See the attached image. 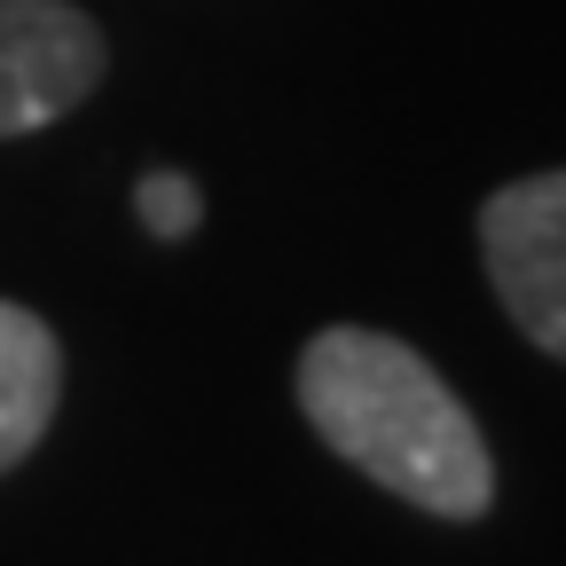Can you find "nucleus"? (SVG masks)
Instances as JSON below:
<instances>
[{"label": "nucleus", "instance_id": "39448f33", "mask_svg": "<svg viewBox=\"0 0 566 566\" xmlns=\"http://www.w3.org/2000/svg\"><path fill=\"white\" fill-rule=\"evenodd\" d=\"M134 212H142V229H150L158 244H181L197 221H205V197H197V181L189 174H142V189H134Z\"/></svg>", "mask_w": 566, "mask_h": 566}, {"label": "nucleus", "instance_id": "f03ea898", "mask_svg": "<svg viewBox=\"0 0 566 566\" xmlns=\"http://www.w3.org/2000/svg\"><path fill=\"white\" fill-rule=\"evenodd\" d=\"M480 260L504 315L566 363V166L504 181L480 205Z\"/></svg>", "mask_w": 566, "mask_h": 566}, {"label": "nucleus", "instance_id": "f257e3e1", "mask_svg": "<svg viewBox=\"0 0 566 566\" xmlns=\"http://www.w3.org/2000/svg\"><path fill=\"white\" fill-rule=\"evenodd\" d=\"M300 409L331 457H346L386 495L433 512L480 520L495 504V457L449 378L394 331L331 323L300 354Z\"/></svg>", "mask_w": 566, "mask_h": 566}, {"label": "nucleus", "instance_id": "20e7f679", "mask_svg": "<svg viewBox=\"0 0 566 566\" xmlns=\"http://www.w3.org/2000/svg\"><path fill=\"white\" fill-rule=\"evenodd\" d=\"M55 401H63V346L55 331L17 307V300H0V472H17L40 433L55 424Z\"/></svg>", "mask_w": 566, "mask_h": 566}, {"label": "nucleus", "instance_id": "7ed1b4c3", "mask_svg": "<svg viewBox=\"0 0 566 566\" xmlns=\"http://www.w3.org/2000/svg\"><path fill=\"white\" fill-rule=\"evenodd\" d=\"M103 87V32L71 0H0V142L71 118Z\"/></svg>", "mask_w": 566, "mask_h": 566}]
</instances>
